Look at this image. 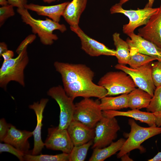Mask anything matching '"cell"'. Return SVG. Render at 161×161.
I'll return each instance as SVG.
<instances>
[{"mask_svg":"<svg viewBox=\"0 0 161 161\" xmlns=\"http://www.w3.org/2000/svg\"><path fill=\"white\" fill-rule=\"evenodd\" d=\"M54 65L61 75L66 94L73 100L78 97L100 99L107 96V90L93 82L94 72L86 65L55 61Z\"/></svg>","mask_w":161,"mask_h":161,"instance_id":"cell-1","label":"cell"},{"mask_svg":"<svg viewBox=\"0 0 161 161\" xmlns=\"http://www.w3.org/2000/svg\"><path fill=\"white\" fill-rule=\"evenodd\" d=\"M17 12L22 21L30 27L32 32L37 35L44 45H51L58 39L57 35L53 33L54 30H58L63 33L67 30L64 24H60L49 18H46L44 20L35 18L25 8H17Z\"/></svg>","mask_w":161,"mask_h":161,"instance_id":"cell-2","label":"cell"},{"mask_svg":"<svg viewBox=\"0 0 161 161\" xmlns=\"http://www.w3.org/2000/svg\"><path fill=\"white\" fill-rule=\"evenodd\" d=\"M27 47L16 58L3 61L0 69V86L4 90H6L7 84L12 81L24 86V70L29 61Z\"/></svg>","mask_w":161,"mask_h":161,"instance_id":"cell-3","label":"cell"},{"mask_svg":"<svg viewBox=\"0 0 161 161\" xmlns=\"http://www.w3.org/2000/svg\"><path fill=\"white\" fill-rule=\"evenodd\" d=\"M131 131L122 147L117 154L118 158H120L131 151L139 149L141 151H144L141 144L146 140L161 134V126H149L144 127L138 125L133 119L129 120Z\"/></svg>","mask_w":161,"mask_h":161,"instance_id":"cell-4","label":"cell"},{"mask_svg":"<svg viewBox=\"0 0 161 161\" xmlns=\"http://www.w3.org/2000/svg\"><path fill=\"white\" fill-rule=\"evenodd\" d=\"M98 85L107 90V96L128 94L137 87L131 77L121 70L107 72L100 78Z\"/></svg>","mask_w":161,"mask_h":161,"instance_id":"cell-5","label":"cell"},{"mask_svg":"<svg viewBox=\"0 0 161 161\" xmlns=\"http://www.w3.org/2000/svg\"><path fill=\"white\" fill-rule=\"evenodd\" d=\"M100 101L85 98L75 104L73 120L94 128L103 116Z\"/></svg>","mask_w":161,"mask_h":161,"instance_id":"cell-6","label":"cell"},{"mask_svg":"<svg viewBox=\"0 0 161 161\" xmlns=\"http://www.w3.org/2000/svg\"><path fill=\"white\" fill-rule=\"evenodd\" d=\"M119 3L112 6L110 9L111 14L120 13L124 14L129 19L128 23L123 26V32L128 35L134 32L137 27L145 25L151 16L156 13L159 7L153 8L145 7L136 10L124 9Z\"/></svg>","mask_w":161,"mask_h":161,"instance_id":"cell-7","label":"cell"},{"mask_svg":"<svg viewBox=\"0 0 161 161\" xmlns=\"http://www.w3.org/2000/svg\"><path fill=\"white\" fill-rule=\"evenodd\" d=\"M47 94L54 99L59 106V128L67 129L73 119L75 107L74 100L67 95L64 88L59 85L50 88Z\"/></svg>","mask_w":161,"mask_h":161,"instance_id":"cell-8","label":"cell"},{"mask_svg":"<svg viewBox=\"0 0 161 161\" xmlns=\"http://www.w3.org/2000/svg\"><path fill=\"white\" fill-rule=\"evenodd\" d=\"M95 136L92 148H101L106 147L116 139L120 129L116 118L103 116L95 127Z\"/></svg>","mask_w":161,"mask_h":161,"instance_id":"cell-9","label":"cell"},{"mask_svg":"<svg viewBox=\"0 0 161 161\" xmlns=\"http://www.w3.org/2000/svg\"><path fill=\"white\" fill-rule=\"evenodd\" d=\"M150 63L136 68L118 64L115 66V68L129 75L137 86L147 92L152 97L156 87L152 77V65Z\"/></svg>","mask_w":161,"mask_h":161,"instance_id":"cell-10","label":"cell"},{"mask_svg":"<svg viewBox=\"0 0 161 161\" xmlns=\"http://www.w3.org/2000/svg\"><path fill=\"white\" fill-rule=\"evenodd\" d=\"M44 144L47 148L69 154L74 146L67 129H60L58 126L48 129L47 137Z\"/></svg>","mask_w":161,"mask_h":161,"instance_id":"cell-11","label":"cell"},{"mask_svg":"<svg viewBox=\"0 0 161 161\" xmlns=\"http://www.w3.org/2000/svg\"><path fill=\"white\" fill-rule=\"evenodd\" d=\"M71 30L76 33L81 41V48L91 56L101 55L115 56L116 51L110 49L104 44L91 38L86 35L78 26L70 27Z\"/></svg>","mask_w":161,"mask_h":161,"instance_id":"cell-12","label":"cell"},{"mask_svg":"<svg viewBox=\"0 0 161 161\" xmlns=\"http://www.w3.org/2000/svg\"><path fill=\"white\" fill-rule=\"evenodd\" d=\"M126 41L129 44L130 53L138 52L154 58L161 61V48L134 32L127 35Z\"/></svg>","mask_w":161,"mask_h":161,"instance_id":"cell-13","label":"cell"},{"mask_svg":"<svg viewBox=\"0 0 161 161\" xmlns=\"http://www.w3.org/2000/svg\"><path fill=\"white\" fill-rule=\"evenodd\" d=\"M137 35L161 48V4L145 26L138 29Z\"/></svg>","mask_w":161,"mask_h":161,"instance_id":"cell-14","label":"cell"},{"mask_svg":"<svg viewBox=\"0 0 161 161\" xmlns=\"http://www.w3.org/2000/svg\"><path fill=\"white\" fill-rule=\"evenodd\" d=\"M48 101V99L43 98L39 102H34L29 106L30 109L34 111L37 118L36 126L33 131L34 143L31 153L32 155L39 154L45 146L44 143L43 142L41 139V130L43 125V113Z\"/></svg>","mask_w":161,"mask_h":161,"instance_id":"cell-15","label":"cell"},{"mask_svg":"<svg viewBox=\"0 0 161 161\" xmlns=\"http://www.w3.org/2000/svg\"><path fill=\"white\" fill-rule=\"evenodd\" d=\"M32 135L33 131L20 130L9 124L8 133L3 142L11 144L24 154H30L28 139Z\"/></svg>","mask_w":161,"mask_h":161,"instance_id":"cell-16","label":"cell"},{"mask_svg":"<svg viewBox=\"0 0 161 161\" xmlns=\"http://www.w3.org/2000/svg\"><path fill=\"white\" fill-rule=\"evenodd\" d=\"M74 146L79 145L93 140L95 129L73 120L67 128Z\"/></svg>","mask_w":161,"mask_h":161,"instance_id":"cell-17","label":"cell"},{"mask_svg":"<svg viewBox=\"0 0 161 161\" xmlns=\"http://www.w3.org/2000/svg\"><path fill=\"white\" fill-rule=\"evenodd\" d=\"M69 2L51 6H44L30 3L26 4L24 8L28 10L35 12L39 16L48 17L54 21L59 22L64 10Z\"/></svg>","mask_w":161,"mask_h":161,"instance_id":"cell-18","label":"cell"},{"mask_svg":"<svg viewBox=\"0 0 161 161\" xmlns=\"http://www.w3.org/2000/svg\"><path fill=\"white\" fill-rule=\"evenodd\" d=\"M104 117H112L117 116H123L131 117L141 122L147 124L149 126H157L155 116L153 113L143 112L139 109H132L123 112L117 110H109L102 111Z\"/></svg>","mask_w":161,"mask_h":161,"instance_id":"cell-19","label":"cell"},{"mask_svg":"<svg viewBox=\"0 0 161 161\" xmlns=\"http://www.w3.org/2000/svg\"><path fill=\"white\" fill-rule=\"evenodd\" d=\"M87 0H72L66 7L62 16L70 27H78L80 16L85 10Z\"/></svg>","mask_w":161,"mask_h":161,"instance_id":"cell-20","label":"cell"},{"mask_svg":"<svg viewBox=\"0 0 161 161\" xmlns=\"http://www.w3.org/2000/svg\"><path fill=\"white\" fill-rule=\"evenodd\" d=\"M129 107L131 109L147 108L152 97L147 92L138 88L128 94Z\"/></svg>","mask_w":161,"mask_h":161,"instance_id":"cell-21","label":"cell"},{"mask_svg":"<svg viewBox=\"0 0 161 161\" xmlns=\"http://www.w3.org/2000/svg\"><path fill=\"white\" fill-rule=\"evenodd\" d=\"M126 140L121 138L105 147L94 148L89 161H103L119 151Z\"/></svg>","mask_w":161,"mask_h":161,"instance_id":"cell-22","label":"cell"},{"mask_svg":"<svg viewBox=\"0 0 161 161\" xmlns=\"http://www.w3.org/2000/svg\"><path fill=\"white\" fill-rule=\"evenodd\" d=\"M100 106L102 111L117 110L129 107L128 94L116 97H104L100 99Z\"/></svg>","mask_w":161,"mask_h":161,"instance_id":"cell-23","label":"cell"},{"mask_svg":"<svg viewBox=\"0 0 161 161\" xmlns=\"http://www.w3.org/2000/svg\"><path fill=\"white\" fill-rule=\"evenodd\" d=\"M114 44L116 47L115 57L119 64H128L130 58L129 46L128 43L120 37V34L117 32L113 35Z\"/></svg>","mask_w":161,"mask_h":161,"instance_id":"cell-24","label":"cell"},{"mask_svg":"<svg viewBox=\"0 0 161 161\" xmlns=\"http://www.w3.org/2000/svg\"><path fill=\"white\" fill-rule=\"evenodd\" d=\"M24 159L27 161H69V154L63 152L55 155L24 154Z\"/></svg>","mask_w":161,"mask_h":161,"instance_id":"cell-25","label":"cell"},{"mask_svg":"<svg viewBox=\"0 0 161 161\" xmlns=\"http://www.w3.org/2000/svg\"><path fill=\"white\" fill-rule=\"evenodd\" d=\"M93 140L82 145L74 146L69 154V161H83L86 158L90 147L93 144Z\"/></svg>","mask_w":161,"mask_h":161,"instance_id":"cell-26","label":"cell"},{"mask_svg":"<svg viewBox=\"0 0 161 161\" xmlns=\"http://www.w3.org/2000/svg\"><path fill=\"white\" fill-rule=\"evenodd\" d=\"M130 53V58L128 64L132 68L139 67L156 60L152 57L138 52Z\"/></svg>","mask_w":161,"mask_h":161,"instance_id":"cell-27","label":"cell"},{"mask_svg":"<svg viewBox=\"0 0 161 161\" xmlns=\"http://www.w3.org/2000/svg\"><path fill=\"white\" fill-rule=\"evenodd\" d=\"M146 110L152 113L161 111V85L156 87Z\"/></svg>","mask_w":161,"mask_h":161,"instance_id":"cell-28","label":"cell"},{"mask_svg":"<svg viewBox=\"0 0 161 161\" xmlns=\"http://www.w3.org/2000/svg\"><path fill=\"white\" fill-rule=\"evenodd\" d=\"M8 152L14 155L21 161L24 160V154L18 150L12 145L9 144L4 143H0V153Z\"/></svg>","mask_w":161,"mask_h":161,"instance_id":"cell-29","label":"cell"},{"mask_svg":"<svg viewBox=\"0 0 161 161\" xmlns=\"http://www.w3.org/2000/svg\"><path fill=\"white\" fill-rule=\"evenodd\" d=\"M14 7L8 4L0 7V26L4 24L6 21L10 17L14 16Z\"/></svg>","mask_w":161,"mask_h":161,"instance_id":"cell-30","label":"cell"},{"mask_svg":"<svg viewBox=\"0 0 161 161\" xmlns=\"http://www.w3.org/2000/svg\"><path fill=\"white\" fill-rule=\"evenodd\" d=\"M151 65L153 80L156 87L161 85V61L154 62Z\"/></svg>","mask_w":161,"mask_h":161,"instance_id":"cell-31","label":"cell"},{"mask_svg":"<svg viewBox=\"0 0 161 161\" xmlns=\"http://www.w3.org/2000/svg\"><path fill=\"white\" fill-rule=\"evenodd\" d=\"M35 34L29 35L20 43L16 49V52L17 54H20L26 47H27L29 44H31L35 39Z\"/></svg>","mask_w":161,"mask_h":161,"instance_id":"cell-32","label":"cell"},{"mask_svg":"<svg viewBox=\"0 0 161 161\" xmlns=\"http://www.w3.org/2000/svg\"><path fill=\"white\" fill-rule=\"evenodd\" d=\"M9 124L7 123L4 118L0 120V141L3 142L9 130Z\"/></svg>","mask_w":161,"mask_h":161,"instance_id":"cell-33","label":"cell"},{"mask_svg":"<svg viewBox=\"0 0 161 161\" xmlns=\"http://www.w3.org/2000/svg\"><path fill=\"white\" fill-rule=\"evenodd\" d=\"M8 4L17 8H25V6L27 4V0H7Z\"/></svg>","mask_w":161,"mask_h":161,"instance_id":"cell-34","label":"cell"},{"mask_svg":"<svg viewBox=\"0 0 161 161\" xmlns=\"http://www.w3.org/2000/svg\"><path fill=\"white\" fill-rule=\"evenodd\" d=\"M14 56V52L12 50H8L3 53L1 56L3 57V61H6L13 58Z\"/></svg>","mask_w":161,"mask_h":161,"instance_id":"cell-35","label":"cell"},{"mask_svg":"<svg viewBox=\"0 0 161 161\" xmlns=\"http://www.w3.org/2000/svg\"><path fill=\"white\" fill-rule=\"evenodd\" d=\"M153 113L155 116L157 126H161V111Z\"/></svg>","mask_w":161,"mask_h":161,"instance_id":"cell-36","label":"cell"},{"mask_svg":"<svg viewBox=\"0 0 161 161\" xmlns=\"http://www.w3.org/2000/svg\"><path fill=\"white\" fill-rule=\"evenodd\" d=\"M130 0H120L119 3L121 5H123L127 2ZM155 0H148V2L146 5L145 7L151 8L153 6Z\"/></svg>","mask_w":161,"mask_h":161,"instance_id":"cell-37","label":"cell"},{"mask_svg":"<svg viewBox=\"0 0 161 161\" xmlns=\"http://www.w3.org/2000/svg\"><path fill=\"white\" fill-rule=\"evenodd\" d=\"M7 47L6 44L4 42L0 43V56L4 52L7 50Z\"/></svg>","mask_w":161,"mask_h":161,"instance_id":"cell-38","label":"cell"},{"mask_svg":"<svg viewBox=\"0 0 161 161\" xmlns=\"http://www.w3.org/2000/svg\"><path fill=\"white\" fill-rule=\"evenodd\" d=\"M148 161H161V152H159L153 158L149 159Z\"/></svg>","mask_w":161,"mask_h":161,"instance_id":"cell-39","label":"cell"},{"mask_svg":"<svg viewBox=\"0 0 161 161\" xmlns=\"http://www.w3.org/2000/svg\"><path fill=\"white\" fill-rule=\"evenodd\" d=\"M8 4L7 0H0V4L1 6Z\"/></svg>","mask_w":161,"mask_h":161,"instance_id":"cell-40","label":"cell"},{"mask_svg":"<svg viewBox=\"0 0 161 161\" xmlns=\"http://www.w3.org/2000/svg\"><path fill=\"white\" fill-rule=\"evenodd\" d=\"M44 2L47 3L48 4H50L51 3L55 2L57 1H58L60 0H42Z\"/></svg>","mask_w":161,"mask_h":161,"instance_id":"cell-41","label":"cell"},{"mask_svg":"<svg viewBox=\"0 0 161 161\" xmlns=\"http://www.w3.org/2000/svg\"></svg>","mask_w":161,"mask_h":161,"instance_id":"cell-42","label":"cell"}]
</instances>
